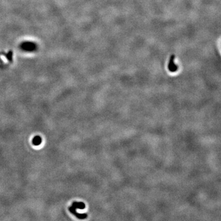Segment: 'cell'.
<instances>
[{
	"mask_svg": "<svg viewBox=\"0 0 221 221\" xmlns=\"http://www.w3.org/2000/svg\"><path fill=\"white\" fill-rule=\"evenodd\" d=\"M86 208V205L83 202H74L73 203L72 205L69 208V211L74 215L76 218H79V219H84L87 218V214H80L77 213L76 209H83Z\"/></svg>",
	"mask_w": 221,
	"mask_h": 221,
	"instance_id": "obj_1",
	"label": "cell"
},
{
	"mask_svg": "<svg viewBox=\"0 0 221 221\" xmlns=\"http://www.w3.org/2000/svg\"><path fill=\"white\" fill-rule=\"evenodd\" d=\"M174 59H175V55H173L171 56L169 65H168V69L171 72H175L177 70V66L175 65L174 63Z\"/></svg>",
	"mask_w": 221,
	"mask_h": 221,
	"instance_id": "obj_2",
	"label": "cell"
},
{
	"mask_svg": "<svg viewBox=\"0 0 221 221\" xmlns=\"http://www.w3.org/2000/svg\"><path fill=\"white\" fill-rule=\"evenodd\" d=\"M42 143V138L39 136H36L32 140V143L34 146H39Z\"/></svg>",
	"mask_w": 221,
	"mask_h": 221,
	"instance_id": "obj_3",
	"label": "cell"
},
{
	"mask_svg": "<svg viewBox=\"0 0 221 221\" xmlns=\"http://www.w3.org/2000/svg\"><path fill=\"white\" fill-rule=\"evenodd\" d=\"M23 49L28 51L33 50L35 49V45L31 43H25L22 45Z\"/></svg>",
	"mask_w": 221,
	"mask_h": 221,
	"instance_id": "obj_4",
	"label": "cell"
}]
</instances>
